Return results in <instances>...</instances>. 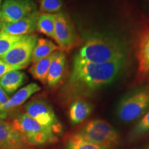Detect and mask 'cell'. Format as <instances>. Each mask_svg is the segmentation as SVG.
<instances>
[{"instance_id":"obj_1","label":"cell","mask_w":149,"mask_h":149,"mask_svg":"<svg viewBox=\"0 0 149 149\" xmlns=\"http://www.w3.org/2000/svg\"><path fill=\"white\" fill-rule=\"evenodd\" d=\"M125 64V59L107 63H88L74 58L65 86L69 99H81L111 84L117 79Z\"/></svg>"},{"instance_id":"obj_2","label":"cell","mask_w":149,"mask_h":149,"mask_svg":"<svg viewBox=\"0 0 149 149\" xmlns=\"http://www.w3.org/2000/svg\"><path fill=\"white\" fill-rule=\"evenodd\" d=\"M127 46L118 37L95 33L89 36L74 58L88 63H107L126 59Z\"/></svg>"},{"instance_id":"obj_3","label":"cell","mask_w":149,"mask_h":149,"mask_svg":"<svg viewBox=\"0 0 149 149\" xmlns=\"http://www.w3.org/2000/svg\"><path fill=\"white\" fill-rule=\"evenodd\" d=\"M11 125L23 137L27 144L41 146L57 141L55 134L42 126L26 113L16 115Z\"/></svg>"},{"instance_id":"obj_4","label":"cell","mask_w":149,"mask_h":149,"mask_svg":"<svg viewBox=\"0 0 149 149\" xmlns=\"http://www.w3.org/2000/svg\"><path fill=\"white\" fill-rule=\"evenodd\" d=\"M149 109V88L137 89L123 97L117 108L121 122L130 123L141 118Z\"/></svg>"},{"instance_id":"obj_5","label":"cell","mask_w":149,"mask_h":149,"mask_svg":"<svg viewBox=\"0 0 149 149\" xmlns=\"http://www.w3.org/2000/svg\"><path fill=\"white\" fill-rule=\"evenodd\" d=\"M77 133L93 144L111 148L117 146L120 139L117 130L109 122L101 119L87 123Z\"/></svg>"},{"instance_id":"obj_6","label":"cell","mask_w":149,"mask_h":149,"mask_svg":"<svg viewBox=\"0 0 149 149\" xmlns=\"http://www.w3.org/2000/svg\"><path fill=\"white\" fill-rule=\"evenodd\" d=\"M37 40L38 37L34 33L24 35L1 60L17 70L26 68L31 62L33 50Z\"/></svg>"},{"instance_id":"obj_7","label":"cell","mask_w":149,"mask_h":149,"mask_svg":"<svg viewBox=\"0 0 149 149\" xmlns=\"http://www.w3.org/2000/svg\"><path fill=\"white\" fill-rule=\"evenodd\" d=\"M25 113L55 135L62 130V126L53 108L45 100H32L25 106Z\"/></svg>"},{"instance_id":"obj_8","label":"cell","mask_w":149,"mask_h":149,"mask_svg":"<svg viewBox=\"0 0 149 149\" xmlns=\"http://www.w3.org/2000/svg\"><path fill=\"white\" fill-rule=\"evenodd\" d=\"M54 40L60 51L64 52L71 50L78 42V36L71 19L62 11L55 14Z\"/></svg>"},{"instance_id":"obj_9","label":"cell","mask_w":149,"mask_h":149,"mask_svg":"<svg viewBox=\"0 0 149 149\" xmlns=\"http://www.w3.org/2000/svg\"><path fill=\"white\" fill-rule=\"evenodd\" d=\"M38 10L35 0H3L1 7L0 28L13 23Z\"/></svg>"},{"instance_id":"obj_10","label":"cell","mask_w":149,"mask_h":149,"mask_svg":"<svg viewBox=\"0 0 149 149\" xmlns=\"http://www.w3.org/2000/svg\"><path fill=\"white\" fill-rule=\"evenodd\" d=\"M40 12L37 10L13 23L6 24L0 28V33L15 36H24L33 33L36 30L37 22Z\"/></svg>"},{"instance_id":"obj_11","label":"cell","mask_w":149,"mask_h":149,"mask_svg":"<svg viewBox=\"0 0 149 149\" xmlns=\"http://www.w3.org/2000/svg\"><path fill=\"white\" fill-rule=\"evenodd\" d=\"M27 143L10 123L0 118V149L26 148Z\"/></svg>"},{"instance_id":"obj_12","label":"cell","mask_w":149,"mask_h":149,"mask_svg":"<svg viewBox=\"0 0 149 149\" xmlns=\"http://www.w3.org/2000/svg\"><path fill=\"white\" fill-rule=\"evenodd\" d=\"M40 90L41 88L40 86L36 83L29 84L24 88L19 90L10 98H9L8 101L6 103L0 107V118H5L8 111L21 106L33 94Z\"/></svg>"},{"instance_id":"obj_13","label":"cell","mask_w":149,"mask_h":149,"mask_svg":"<svg viewBox=\"0 0 149 149\" xmlns=\"http://www.w3.org/2000/svg\"><path fill=\"white\" fill-rule=\"evenodd\" d=\"M66 55L60 50L56 51L48 71L46 84L51 88L55 87L60 82L66 66Z\"/></svg>"},{"instance_id":"obj_14","label":"cell","mask_w":149,"mask_h":149,"mask_svg":"<svg viewBox=\"0 0 149 149\" xmlns=\"http://www.w3.org/2000/svg\"><path fill=\"white\" fill-rule=\"evenodd\" d=\"M93 111V106L82 99L74 100L69 108V120L72 125H77L88 118Z\"/></svg>"},{"instance_id":"obj_15","label":"cell","mask_w":149,"mask_h":149,"mask_svg":"<svg viewBox=\"0 0 149 149\" xmlns=\"http://www.w3.org/2000/svg\"><path fill=\"white\" fill-rule=\"evenodd\" d=\"M26 74L19 70H13L0 78V85L8 94H12L23 84Z\"/></svg>"},{"instance_id":"obj_16","label":"cell","mask_w":149,"mask_h":149,"mask_svg":"<svg viewBox=\"0 0 149 149\" xmlns=\"http://www.w3.org/2000/svg\"><path fill=\"white\" fill-rule=\"evenodd\" d=\"M58 49V46L51 40L45 38H39L33 50L31 62L34 64Z\"/></svg>"},{"instance_id":"obj_17","label":"cell","mask_w":149,"mask_h":149,"mask_svg":"<svg viewBox=\"0 0 149 149\" xmlns=\"http://www.w3.org/2000/svg\"><path fill=\"white\" fill-rule=\"evenodd\" d=\"M55 52L56 51L47 56V57H44V58L33 64L32 66L30 68L29 72L31 74V75L35 79L39 80L42 84H46L48 71L49 69L51 61L53 60L54 56H55Z\"/></svg>"},{"instance_id":"obj_18","label":"cell","mask_w":149,"mask_h":149,"mask_svg":"<svg viewBox=\"0 0 149 149\" xmlns=\"http://www.w3.org/2000/svg\"><path fill=\"white\" fill-rule=\"evenodd\" d=\"M55 14L40 13L37 22L36 30L39 33L54 40Z\"/></svg>"},{"instance_id":"obj_19","label":"cell","mask_w":149,"mask_h":149,"mask_svg":"<svg viewBox=\"0 0 149 149\" xmlns=\"http://www.w3.org/2000/svg\"><path fill=\"white\" fill-rule=\"evenodd\" d=\"M138 70L141 74L149 72V33L139 44L138 53Z\"/></svg>"},{"instance_id":"obj_20","label":"cell","mask_w":149,"mask_h":149,"mask_svg":"<svg viewBox=\"0 0 149 149\" xmlns=\"http://www.w3.org/2000/svg\"><path fill=\"white\" fill-rule=\"evenodd\" d=\"M66 149H112L107 147L98 146L86 140L78 133L72 135L68 139Z\"/></svg>"},{"instance_id":"obj_21","label":"cell","mask_w":149,"mask_h":149,"mask_svg":"<svg viewBox=\"0 0 149 149\" xmlns=\"http://www.w3.org/2000/svg\"><path fill=\"white\" fill-rule=\"evenodd\" d=\"M149 133V109L130 132L128 139L133 141Z\"/></svg>"},{"instance_id":"obj_22","label":"cell","mask_w":149,"mask_h":149,"mask_svg":"<svg viewBox=\"0 0 149 149\" xmlns=\"http://www.w3.org/2000/svg\"><path fill=\"white\" fill-rule=\"evenodd\" d=\"M39 4V11L44 13L56 14L61 12L64 8L63 0H36Z\"/></svg>"},{"instance_id":"obj_23","label":"cell","mask_w":149,"mask_h":149,"mask_svg":"<svg viewBox=\"0 0 149 149\" xmlns=\"http://www.w3.org/2000/svg\"><path fill=\"white\" fill-rule=\"evenodd\" d=\"M22 37L23 36H15V35L0 33V59L2 58Z\"/></svg>"},{"instance_id":"obj_24","label":"cell","mask_w":149,"mask_h":149,"mask_svg":"<svg viewBox=\"0 0 149 149\" xmlns=\"http://www.w3.org/2000/svg\"><path fill=\"white\" fill-rule=\"evenodd\" d=\"M13 70H17L15 68L10 66V65L7 64L4 61L0 59V78L4 75L5 74L8 73V72L13 71Z\"/></svg>"},{"instance_id":"obj_25","label":"cell","mask_w":149,"mask_h":149,"mask_svg":"<svg viewBox=\"0 0 149 149\" xmlns=\"http://www.w3.org/2000/svg\"><path fill=\"white\" fill-rule=\"evenodd\" d=\"M9 98L3 89L1 88V85H0V107L3 106V104L6 103L8 101Z\"/></svg>"},{"instance_id":"obj_26","label":"cell","mask_w":149,"mask_h":149,"mask_svg":"<svg viewBox=\"0 0 149 149\" xmlns=\"http://www.w3.org/2000/svg\"><path fill=\"white\" fill-rule=\"evenodd\" d=\"M1 3H2V0H0V19H1Z\"/></svg>"},{"instance_id":"obj_27","label":"cell","mask_w":149,"mask_h":149,"mask_svg":"<svg viewBox=\"0 0 149 149\" xmlns=\"http://www.w3.org/2000/svg\"><path fill=\"white\" fill-rule=\"evenodd\" d=\"M141 149H149V144L147 145V146H144V148H142Z\"/></svg>"},{"instance_id":"obj_28","label":"cell","mask_w":149,"mask_h":149,"mask_svg":"<svg viewBox=\"0 0 149 149\" xmlns=\"http://www.w3.org/2000/svg\"><path fill=\"white\" fill-rule=\"evenodd\" d=\"M17 149H29V148H17Z\"/></svg>"}]
</instances>
